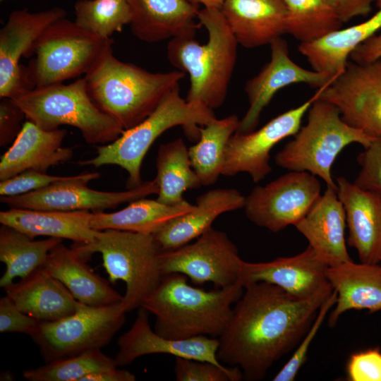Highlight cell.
Instances as JSON below:
<instances>
[{
    "label": "cell",
    "instance_id": "obj_1",
    "mask_svg": "<svg viewBox=\"0 0 381 381\" xmlns=\"http://www.w3.org/2000/svg\"><path fill=\"white\" fill-rule=\"evenodd\" d=\"M332 291L298 298L267 282L245 286L218 338L219 361L238 367L246 380L264 378L275 362L297 347Z\"/></svg>",
    "mask_w": 381,
    "mask_h": 381
},
{
    "label": "cell",
    "instance_id": "obj_2",
    "mask_svg": "<svg viewBox=\"0 0 381 381\" xmlns=\"http://www.w3.org/2000/svg\"><path fill=\"white\" fill-rule=\"evenodd\" d=\"M243 291L239 282L205 291L189 285L185 275L173 273L163 277L141 307L155 316L154 330L165 338L207 336L218 339L231 318L232 304Z\"/></svg>",
    "mask_w": 381,
    "mask_h": 381
},
{
    "label": "cell",
    "instance_id": "obj_3",
    "mask_svg": "<svg viewBox=\"0 0 381 381\" xmlns=\"http://www.w3.org/2000/svg\"><path fill=\"white\" fill-rule=\"evenodd\" d=\"M198 18L207 31V43L194 37H175L167 44V55L173 66L189 75L186 99L213 110L225 101L238 44L220 8H203Z\"/></svg>",
    "mask_w": 381,
    "mask_h": 381
},
{
    "label": "cell",
    "instance_id": "obj_4",
    "mask_svg": "<svg viewBox=\"0 0 381 381\" xmlns=\"http://www.w3.org/2000/svg\"><path fill=\"white\" fill-rule=\"evenodd\" d=\"M184 77L179 70L149 72L120 61L112 50L84 75L93 102L124 130L145 119Z\"/></svg>",
    "mask_w": 381,
    "mask_h": 381
},
{
    "label": "cell",
    "instance_id": "obj_5",
    "mask_svg": "<svg viewBox=\"0 0 381 381\" xmlns=\"http://www.w3.org/2000/svg\"><path fill=\"white\" fill-rule=\"evenodd\" d=\"M179 90V85L175 87L142 122L125 130L114 141L97 145L95 157L78 164L95 167L109 164L119 166L128 174V189L140 185L143 160L160 135L181 126L189 137L199 139L200 126L207 125L216 118L213 110L203 104L182 98Z\"/></svg>",
    "mask_w": 381,
    "mask_h": 381
},
{
    "label": "cell",
    "instance_id": "obj_6",
    "mask_svg": "<svg viewBox=\"0 0 381 381\" xmlns=\"http://www.w3.org/2000/svg\"><path fill=\"white\" fill-rule=\"evenodd\" d=\"M12 99L26 119L40 128L52 131L63 125L71 126L78 128L90 145L110 143L125 131L93 102L84 77L68 84L37 87Z\"/></svg>",
    "mask_w": 381,
    "mask_h": 381
},
{
    "label": "cell",
    "instance_id": "obj_7",
    "mask_svg": "<svg viewBox=\"0 0 381 381\" xmlns=\"http://www.w3.org/2000/svg\"><path fill=\"white\" fill-rule=\"evenodd\" d=\"M73 246L87 260L93 253H100L109 282L125 283L121 303L126 313L141 307L164 277L162 250L153 234L106 229L98 231L92 241Z\"/></svg>",
    "mask_w": 381,
    "mask_h": 381
},
{
    "label": "cell",
    "instance_id": "obj_8",
    "mask_svg": "<svg viewBox=\"0 0 381 381\" xmlns=\"http://www.w3.org/2000/svg\"><path fill=\"white\" fill-rule=\"evenodd\" d=\"M294 136L275 155V163L289 171H308L336 190L331 169L339 154L351 143L365 148L375 140L349 126L334 105L318 97L308 111L306 125Z\"/></svg>",
    "mask_w": 381,
    "mask_h": 381
},
{
    "label": "cell",
    "instance_id": "obj_9",
    "mask_svg": "<svg viewBox=\"0 0 381 381\" xmlns=\"http://www.w3.org/2000/svg\"><path fill=\"white\" fill-rule=\"evenodd\" d=\"M113 40L100 37L78 25L75 21L61 18L37 39L27 66L34 87L63 83L88 73L112 50Z\"/></svg>",
    "mask_w": 381,
    "mask_h": 381
},
{
    "label": "cell",
    "instance_id": "obj_10",
    "mask_svg": "<svg viewBox=\"0 0 381 381\" xmlns=\"http://www.w3.org/2000/svg\"><path fill=\"white\" fill-rule=\"evenodd\" d=\"M121 303L92 306L78 301L74 313L52 322H40L31 337L45 363L100 349L108 344L126 320Z\"/></svg>",
    "mask_w": 381,
    "mask_h": 381
},
{
    "label": "cell",
    "instance_id": "obj_11",
    "mask_svg": "<svg viewBox=\"0 0 381 381\" xmlns=\"http://www.w3.org/2000/svg\"><path fill=\"white\" fill-rule=\"evenodd\" d=\"M318 92V98L334 105L349 126L381 139V59L365 64L348 61Z\"/></svg>",
    "mask_w": 381,
    "mask_h": 381
},
{
    "label": "cell",
    "instance_id": "obj_12",
    "mask_svg": "<svg viewBox=\"0 0 381 381\" xmlns=\"http://www.w3.org/2000/svg\"><path fill=\"white\" fill-rule=\"evenodd\" d=\"M243 260L227 234L210 227L192 243L162 251L160 267L163 276L179 273L197 285L212 283L226 288L238 282Z\"/></svg>",
    "mask_w": 381,
    "mask_h": 381
},
{
    "label": "cell",
    "instance_id": "obj_13",
    "mask_svg": "<svg viewBox=\"0 0 381 381\" xmlns=\"http://www.w3.org/2000/svg\"><path fill=\"white\" fill-rule=\"evenodd\" d=\"M308 171H290L246 197L245 214L255 225L279 232L295 225L320 197L321 184Z\"/></svg>",
    "mask_w": 381,
    "mask_h": 381
},
{
    "label": "cell",
    "instance_id": "obj_14",
    "mask_svg": "<svg viewBox=\"0 0 381 381\" xmlns=\"http://www.w3.org/2000/svg\"><path fill=\"white\" fill-rule=\"evenodd\" d=\"M99 177V172L83 173L28 193L1 196L0 200L9 207L14 208L59 211L92 210L96 212L158 193V186L155 179L143 182L135 188L116 192L97 190L87 186Z\"/></svg>",
    "mask_w": 381,
    "mask_h": 381
},
{
    "label": "cell",
    "instance_id": "obj_15",
    "mask_svg": "<svg viewBox=\"0 0 381 381\" xmlns=\"http://www.w3.org/2000/svg\"><path fill=\"white\" fill-rule=\"evenodd\" d=\"M318 96L317 91L302 104L277 116L257 131L233 134L226 145L222 175L234 176L245 172L254 183L264 179L272 171V149L298 131L303 117Z\"/></svg>",
    "mask_w": 381,
    "mask_h": 381
},
{
    "label": "cell",
    "instance_id": "obj_16",
    "mask_svg": "<svg viewBox=\"0 0 381 381\" xmlns=\"http://www.w3.org/2000/svg\"><path fill=\"white\" fill-rule=\"evenodd\" d=\"M66 12L53 7L39 12L27 8L12 11L0 30V97L13 99L35 88L22 56H30L35 43L54 22L66 18Z\"/></svg>",
    "mask_w": 381,
    "mask_h": 381
},
{
    "label": "cell",
    "instance_id": "obj_17",
    "mask_svg": "<svg viewBox=\"0 0 381 381\" xmlns=\"http://www.w3.org/2000/svg\"><path fill=\"white\" fill-rule=\"evenodd\" d=\"M271 58L260 71L248 80L245 85L249 107L236 132L246 133L254 131L261 112L281 89L296 83H306L321 88L335 76L324 72L304 68L289 56L288 44L279 37L270 44Z\"/></svg>",
    "mask_w": 381,
    "mask_h": 381
},
{
    "label": "cell",
    "instance_id": "obj_18",
    "mask_svg": "<svg viewBox=\"0 0 381 381\" xmlns=\"http://www.w3.org/2000/svg\"><path fill=\"white\" fill-rule=\"evenodd\" d=\"M329 265L311 247L291 257L270 262L243 261L238 282L243 286L264 282L279 286L291 296L308 298L333 289L327 277Z\"/></svg>",
    "mask_w": 381,
    "mask_h": 381
},
{
    "label": "cell",
    "instance_id": "obj_19",
    "mask_svg": "<svg viewBox=\"0 0 381 381\" xmlns=\"http://www.w3.org/2000/svg\"><path fill=\"white\" fill-rule=\"evenodd\" d=\"M148 311L138 308L131 327L118 340L119 351L115 360L118 366L133 363L143 356L166 353L175 357L221 363L217 356L219 339L198 336L186 339H172L158 334L149 324Z\"/></svg>",
    "mask_w": 381,
    "mask_h": 381
},
{
    "label": "cell",
    "instance_id": "obj_20",
    "mask_svg": "<svg viewBox=\"0 0 381 381\" xmlns=\"http://www.w3.org/2000/svg\"><path fill=\"white\" fill-rule=\"evenodd\" d=\"M337 193L346 213L348 244L361 262H381V195L361 188L347 179H336Z\"/></svg>",
    "mask_w": 381,
    "mask_h": 381
},
{
    "label": "cell",
    "instance_id": "obj_21",
    "mask_svg": "<svg viewBox=\"0 0 381 381\" xmlns=\"http://www.w3.org/2000/svg\"><path fill=\"white\" fill-rule=\"evenodd\" d=\"M130 27L139 40L155 43L179 37H195L202 26L199 10L190 0H128Z\"/></svg>",
    "mask_w": 381,
    "mask_h": 381
},
{
    "label": "cell",
    "instance_id": "obj_22",
    "mask_svg": "<svg viewBox=\"0 0 381 381\" xmlns=\"http://www.w3.org/2000/svg\"><path fill=\"white\" fill-rule=\"evenodd\" d=\"M66 135L64 129L47 131L30 121H25L1 157L0 180L29 170L46 173L50 167L68 161L73 152L71 148L62 147Z\"/></svg>",
    "mask_w": 381,
    "mask_h": 381
},
{
    "label": "cell",
    "instance_id": "obj_23",
    "mask_svg": "<svg viewBox=\"0 0 381 381\" xmlns=\"http://www.w3.org/2000/svg\"><path fill=\"white\" fill-rule=\"evenodd\" d=\"M294 226L329 266L351 260L345 240L346 213L336 190L327 187Z\"/></svg>",
    "mask_w": 381,
    "mask_h": 381
},
{
    "label": "cell",
    "instance_id": "obj_24",
    "mask_svg": "<svg viewBox=\"0 0 381 381\" xmlns=\"http://www.w3.org/2000/svg\"><path fill=\"white\" fill-rule=\"evenodd\" d=\"M220 9L238 44L245 48L270 44L286 33L283 0H224Z\"/></svg>",
    "mask_w": 381,
    "mask_h": 381
},
{
    "label": "cell",
    "instance_id": "obj_25",
    "mask_svg": "<svg viewBox=\"0 0 381 381\" xmlns=\"http://www.w3.org/2000/svg\"><path fill=\"white\" fill-rule=\"evenodd\" d=\"M87 260L72 246L62 243L49 253L42 268L60 281L79 302L92 306H104L123 299L108 281L94 272Z\"/></svg>",
    "mask_w": 381,
    "mask_h": 381
},
{
    "label": "cell",
    "instance_id": "obj_26",
    "mask_svg": "<svg viewBox=\"0 0 381 381\" xmlns=\"http://www.w3.org/2000/svg\"><path fill=\"white\" fill-rule=\"evenodd\" d=\"M327 277L337 293V302L328 318L333 327L339 317L348 310H381V266L356 263L352 260L329 266Z\"/></svg>",
    "mask_w": 381,
    "mask_h": 381
},
{
    "label": "cell",
    "instance_id": "obj_27",
    "mask_svg": "<svg viewBox=\"0 0 381 381\" xmlns=\"http://www.w3.org/2000/svg\"><path fill=\"white\" fill-rule=\"evenodd\" d=\"M246 197L234 188H217L200 195L190 212L169 222L154 236L162 251L179 248L212 227L220 214L243 208Z\"/></svg>",
    "mask_w": 381,
    "mask_h": 381
},
{
    "label": "cell",
    "instance_id": "obj_28",
    "mask_svg": "<svg viewBox=\"0 0 381 381\" xmlns=\"http://www.w3.org/2000/svg\"><path fill=\"white\" fill-rule=\"evenodd\" d=\"M23 313L40 322H52L72 315L78 301L58 279L42 267L3 288Z\"/></svg>",
    "mask_w": 381,
    "mask_h": 381
},
{
    "label": "cell",
    "instance_id": "obj_29",
    "mask_svg": "<svg viewBox=\"0 0 381 381\" xmlns=\"http://www.w3.org/2000/svg\"><path fill=\"white\" fill-rule=\"evenodd\" d=\"M92 212L10 207L0 212L1 224L14 228L30 238L43 236L66 238L75 243L92 241L98 233L90 226Z\"/></svg>",
    "mask_w": 381,
    "mask_h": 381
},
{
    "label": "cell",
    "instance_id": "obj_30",
    "mask_svg": "<svg viewBox=\"0 0 381 381\" xmlns=\"http://www.w3.org/2000/svg\"><path fill=\"white\" fill-rule=\"evenodd\" d=\"M377 12L361 23L337 30L318 40L300 43L298 49L313 70L336 76L344 71L351 53L381 30V0Z\"/></svg>",
    "mask_w": 381,
    "mask_h": 381
},
{
    "label": "cell",
    "instance_id": "obj_31",
    "mask_svg": "<svg viewBox=\"0 0 381 381\" xmlns=\"http://www.w3.org/2000/svg\"><path fill=\"white\" fill-rule=\"evenodd\" d=\"M195 208L186 200L169 205L157 200L140 198L114 212H92L90 226L97 231L117 229L155 234L171 219Z\"/></svg>",
    "mask_w": 381,
    "mask_h": 381
},
{
    "label": "cell",
    "instance_id": "obj_32",
    "mask_svg": "<svg viewBox=\"0 0 381 381\" xmlns=\"http://www.w3.org/2000/svg\"><path fill=\"white\" fill-rule=\"evenodd\" d=\"M62 243L61 238L49 237L34 241L24 233L1 224L0 228V261L6 270L0 279L4 288L16 277L24 278L45 263L50 251Z\"/></svg>",
    "mask_w": 381,
    "mask_h": 381
},
{
    "label": "cell",
    "instance_id": "obj_33",
    "mask_svg": "<svg viewBox=\"0 0 381 381\" xmlns=\"http://www.w3.org/2000/svg\"><path fill=\"white\" fill-rule=\"evenodd\" d=\"M158 186L157 200L162 203L174 205L185 200L183 193L201 186L193 169L188 149L181 138L159 146L156 159Z\"/></svg>",
    "mask_w": 381,
    "mask_h": 381
},
{
    "label": "cell",
    "instance_id": "obj_34",
    "mask_svg": "<svg viewBox=\"0 0 381 381\" xmlns=\"http://www.w3.org/2000/svg\"><path fill=\"white\" fill-rule=\"evenodd\" d=\"M238 117L232 114L215 118L199 128L198 142L189 147L191 166L201 186L214 184L222 174V168L227 143L239 126Z\"/></svg>",
    "mask_w": 381,
    "mask_h": 381
},
{
    "label": "cell",
    "instance_id": "obj_35",
    "mask_svg": "<svg viewBox=\"0 0 381 381\" xmlns=\"http://www.w3.org/2000/svg\"><path fill=\"white\" fill-rule=\"evenodd\" d=\"M286 33L301 43L311 42L341 29L344 23L335 0H283Z\"/></svg>",
    "mask_w": 381,
    "mask_h": 381
},
{
    "label": "cell",
    "instance_id": "obj_36",
    "mask_svg": "<svg viewBox=\"0 0 381 381\" xmlns=\"http://www.w3.org/2000/svg\"><path fill=\"white\" fill-rule=\"evenodd\" d=\"M115 367H119L115 358L107 356L100 349H95L45 363L24 371L23 375L30 381H82L90 374Z\"/></svg>",
    "mask_w": 381,
    "mask_h": 381
},
{
    "label": "cell",
    "instance_id": "obj_37",
    "mask_svg": "<svg viewBox=\"0 0 381 381\" xmlns=\"http://www.w3.org/2000/svg\"><path fill=\"white\" fill-rule=\"evenodd\" d=\"M74 10L78 25L106 39L121 32L131 18L128 0H79Z\"/></svg>",
    "mask_w": 381,
    "mask_h": 381
},
{
    "label": "cell",
    "instance_id": "obj_38",
    "mask_svg": "<svg viewBox=\"0 0 381 381\" xmlns=\"http://www.w3.org/2000/svg\"><path fill=\"white\" fill-rule=\"evenodd\" d=\"M174 373L177 381H239L241 369L181 357H175Z\"/></svg>",
    "mask_w": 381,
    "mask_h": 381
},
{
    "label": "cell",
    "instance_id": "obj_39",
    "mask_svg": "<svg viewBox=\"0 0 381 381\" xmlns=\"http://www.w3.org/2000/svg\"><path fill=\"white\" fill-rule=\"evenodd\" d=\"M337 295L334 290L330 296L323 303L316 318L312 324L310 328L304 335L303 339L294 351L293 355L284 364L282 369L274 377V381H293L298 374L300 368L307 359L308 351L314 337L317 334L322 324L323 323L327 314L335 305Z\"/></svg>",
    "mask_w": 381,
    "mask_h": 381
},
{
    "label": "cell",
    "instance_id": "obj_40",
    "mask_svg": "<svg viewBox=\"0 0 381 381\" xmlns=\"http://www.w3.org/2000/svg\"><path fill=\"white\" fill-rule=\"evenodd\" d=\"M361 171L354 183L381 195V139L375 140L358 156Z\"/></svg>",
    "mask_w": 381,
    "mask_h": 381
},
{
    "label": "cell",
    "instance_id": "obj_41",
    "mask_svg": "<svg viewBox=\"0 0 381 381\" xmlns=\"http://www.w3.org/2000/svg\"><path fill=\"white\" fill-rule=\"evenodd\" d=\"M70 176H52L44 172L29 170L10 179L1 181V196H13L28 193L46 188L53 183L66 181Z\"/></svg>",
    "mask_w": 381,
    "mask_h": 381
},
{
    "label": "cell",
    "instance_id": "obj_42",
    "mask_svg": "<svg viewBox=\"0 0 381 381\" xmlns=\"http://www.w3.org/2000/svg\"><path fill=\"white\" fill-rule=\"evenodd\" d=\"M40 321L22 312L6 296L0 298V332L22 333L32 337Z\"/></svg>",
    "mask_w": 381,
    "mask_h": 381
},
{
    "label": "cell",
    "instance_id": "obj_43",
    "mask_svg": "<svg viewBox=\"0 0 381 381\" xmlns=\"http://www.w3.org/2000/svg\"><path fill=\"white\" fill-rule=\"evenodd\" d=\"M351 381H381V351L370 349L353 353L347 364Z\"/></svg>",
    "mask_w": 381,
    "mask_h": 381
},
{
    "label": "cell",
    "instance_id": "obj_44",
    "mask_svg": "<svg viewBox=\"0 0 381 381\" xmlns=\"http://www.w3.org/2000/svg\"><path fill=\"white\" fill-rule=\"evenodd\" d=\"M25 117L22 109L11 98H1L0 102V145L13 142L19 134Z\"/></svg>",
    "mask_w": 381,
    "mask_h": 381
},
{
    "label": "cell",
    "instance_id": "obj_45",
    "mask_svg": "<svg viewBox=\"0 0 381 381\" xmlns=\"http://www.w3.org/2000/svg\"><path fill=\"white\" fill-rule=\"evenodd\" d=\"M349 57L352 61L358 64L369 63L381 59V30L358 46Z\"/></svg>",
    "mask_w": 381,
    "mask_h": 381
},
{
    "label": "cell",
    "instance_id": "obj_46",
    "mask_svg": "<svg viewBox=\"0 0 381 381\" xmlns=\"http://www.w3.org/2000/svg\"><path fill=\"white\" fill-rule=\"evenodd\" d=\"M343 23L353 18L363 16L370 13L373 1L376 0H335Z\"/></svg>",
    "mask_w": 381,
    "mask_h": 381
},
{
    "label": "cell",
    "instance_id": "obj_47",
    "mask_svg": "<svg viewBox=\"0 0 381 381\" xmlns=\"http://www.w3.org/2000/svg\"><path fill=\"white\" fill-rule=\"evenodd\" d=\"M118 367L101 370L85 376L82 381H134V374L126 370L118 369Z\"/></svg>",
    "mask_w": 381,
    "mask_h": 381
},
{
    "label": "cell",
    "instance_id": "obj_48",
    "mask_svg": "<svg viewBox=\"0 0 381 381\" xmlns=\"http://www.w3.org/2000/svg\"><path fill=\"white\" fill-rule=\"evenodd\" d=\"M195 4H200L204 8H221L224 0H190Z\"/></svg>",
    "mask_w": 381,
    "mask_h": 381
},
{
    "label": "cell",
    "instance_id": "obj_49",
    "mask_svg": "<svg viewBox=\"0 0 381 381\" xmlns=\"http://www.w3.org/2000/svg\"><path fill=\"white\" fill-rule=\"evenodd\" d=\"M0 1H4V0H0Z\"/></svg>",
    "mask_w": 381,
    "mask_h": 381
}]
</instances>
